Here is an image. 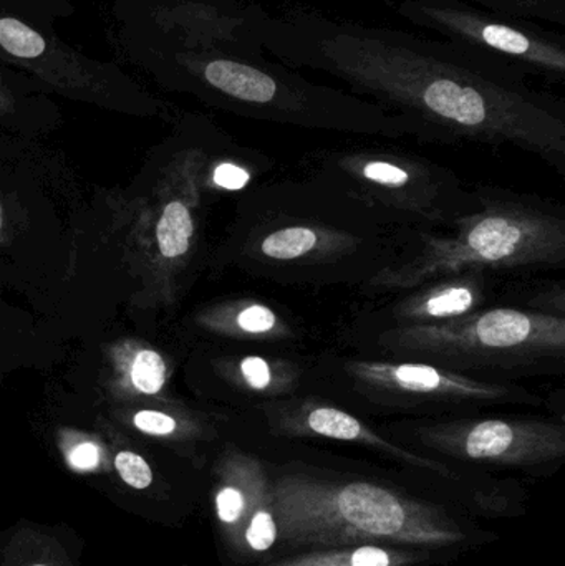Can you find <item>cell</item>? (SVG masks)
Listing matches in <instances>:
<instances>
[{
    "label": "cell",
    "instance_id": "7402d4cb",
    "mask_svg": "<svg viewBox=\"0 0 565 566\" xmlns=\"http://www.w3.org/2000/svg\"><path fill=\"white\" fill-rule=\"evenodd\" d=\"M100 461V451L92 442H83V444L76 446L72 452H70V462L73 468L82 469V471H90V469L96 468Z\"/></svg>",
    "mask_w": 565,
    "mask_h": 566
},
{
    "label": "cell",
    "instance_id": "7c38bea8",
    "mask_svg": "<svg viewBox=\"0 0 565 566\" xmlns=\"http://www.w3.org/2000/svg\"><path fill=\"white\" fill-rule=\"evenodd\" d=\"M218 475L212 504L232 558L241 566L268 564L275 557L279 532L264 452L255 444L229 446Z\"/></svg>",
    "mask_w": 565,
    "mask_h": 566
},
{
    "label": "cell",
    "instance_id": "ac0fdd59",
    "mask_svg": "<svg viewBox=\"0 0 565 566\" xmlns=\"http://www.w3.org/2000/svg\"><path fill=\"white\" fill-rule=\"evenodd\" d=\"M272 165L268 158L259 153L255 158L248 161L245 158L238 159H224V161L218 163L212 169V182L218 186L219 189L224 191H242L251 185L252 179L255 175L261 171H268Z\"/></svg>",
    "mask_w": 565,
    "mask_h": 566
},
{
    "label": "cell",
    "instance_id": "4fadbf2b",
    "mask_svg": "<svg viewBox=\"0 0 565 566\" xmlns=\"http://www.w3.org/2000/svg\"><path fill=\"white\" fill-rule=\"evenodd\" d=\"M490 285V272L480 269L423 283L390 305L375 310L372 329L435 326L463 318L483 308Z\"/></svg>",
    "mask_w": 565,
    "mask_h": 566
},
{
    "label": "cell",
    "instance_id": "603a6c76",
    "mask_svg": "<svg viewBox=\"0 0 565 566\" xmlns=\"http://www.w3.org/2000/svg\"><path fill=\"white\" fill-rule=\"evenodd\" d=\"M0 229H2V206H0Z\"/></svg>",
    "mask_w": 565,
    "mask_h": 566
},
{
    "label": "cell",
    "instance_id": "3957f363",
    "mask_svg": "<svg viewBox=\"0 0 565 566\" xmlns=\"http://www.w3.org/2000/svg\"><path fill=\"white\" fill-rule=\"evenodd\" d=\"M425 229L314 175L258 186L242 202L234 261L279 285H367Z\"/></svg>",
    "mask_w": 565,
    "mask_h": 566
},
{
    "label": "cell",
    "instance_id": "d6986e66",
    "mask_svg": "<svg viewBox=\"0 0 565 566\" xmlns=\"http://www.w3.org/2000/svg\"><path fill=\"white\" fill-rule=\"evenodd\" d=\"M166 366L161 356L151 349H143L135 358L132 381L145 395H156L165 386Z\"/></svg>",
    "mask_w": 565,
    "mask_h": 566
},
{
    "label": "cell",
    "instance_id": "9c48e42d",
    "mask_svg": "<svg viewBox=\"0 0 565 566\" xmlns=\"http://www.w3.org/2000/svg\"><path fill=\"white\" fill-rule=\"evenodd\" d=\"M381 431L421 454L498 478H551L565 461L563 419L473 415L410 419Z\"/></svg>",
    "mask_w": 565,
    "mask_h": 566
},
{
    "label": "cell",
    "instance_id": "7a4b0ae2",
    "mask_svg": "<svg viewBox=\"0 0 565 566\" xmlns=\"http://www.w3.org/2000/svg\"><path fill=\"white\" fill-rule=\"evenodd\" d=\"M278 522L275 557L334 545H395L467 555L500 541L478 518L372 471L294 442H258ZM274 557V558H275Z\"/></svg>",
    "mask_w": 565,
    "mask_h": 566
},
{
    "label": "cell",
    "instance_id": "2e32d148",
    "mask_svg": "<svg viewBox=\"0 0 565 566\" xmlns=\"http://www.w3.org/2000/svg\"><path fill=\"white\" fill-rule=\"evenodd\" d=\"M195 238V219L186 202L171 201L156 226V241L163 258L175 261L188 254Z\"/></svg>",
    "mask_w": 565,
    "mask_h": 566
},
{
    "label": "cell",
    "instance_id": "cb8c5ba5",
    "mask_svg": "<svg viewBox=\"0 0 565 566\" xmlns=\"http://www.w3.org/2000/svg\"><path fill=\"white\" fill-rule=\"evenodd\" d=\"M35 566H45V565H35Z\"/></svg>",
    "mask_w": 565,
    "mask_h": 566
},
{
    "label": "cell",
    "instance_id": "8fae6325",
    "mask_svg": "<svg viewBox=\"0 0 565 566\" xmlns=\"http://www.w3.org/2000/svg\"><path fill=\"white\" fill-rule=\"evenodd\" d=\"M397 13L438 39L500 60L527 76L550 83L565 80L564 36L540 23L500 15L458 0H401Z\"/></svg>",
    "mask_w": 565,
    "mask_h": 566
},
{
    "label": "cell",
    "instance_id": "277c9868",
    "mask_svg": "<svg viewBox=\"0 0 565 566\" xmlns=\"http://www.w3.org/2000/svg\"><path fill=\"white\" fill-rule=\"evenodd\" d=\"M176 72L192 92L255 122L314 132L437 142L414 119L347 90L312 82L264 50H198L175 53Z\"/></svg>",
    "mask_w": 565,
    "mask_h": 566
},
{
    "label": "cell",
    "instance_id": "ffe728a7",
    "mask_svg": "<svg viewBox=\"0 0 565 566\" xmlns=\"http://www.w3.org/2000/svg\"><path fill=\"white\" fill-rule=\"evenodd\" d=\"M115 468L118 471L119 478L132 485L133 489L149 488L153 482V472L149 469L148 462L139 458L135 452L123 451L116 455Z\"/></svg>",
    "mask_w": 565,
    "mask_h": 566
},
{
    "label": "cell",
    "instance_id": "8992f818",
    "mask_svg": "<svg viewBox=\"0 0 565 566\" xmlns=\"http://www.w3.org/2000/svg\"><path fill=\"white\" fill-rule=\"evenodd\" d=\"M254 418L269 441L337 442L374 452L388 464L425 479L441 502L478 521L526 515L530 494L520 479L483 474L421 454L324 396L297 395L264 402L255 406Z\"/></svg>",
    "mask_w": 565,
    "mask_h": 566
},
{
    "label": "cell",
    "instance_id": "52a82bcc",
    "mask_svg": "<svg viewBox=\"0 0 565 566\" xmlns=\"http://www.w3.org/2000/svg\"><path fill=\"white\" fill-rule=\"evenodd\" d=\"M370 348L381 358L430 363L478 378L540 375L554 366L563 369L565 316L514 306L480 308L443 325L374 328Z\"/></svg>",
    "mask_w": 565,
    "mask_h": 566
},
{
    "label": "cell",
    "instance_id": "5bb4252c",
    "mask_svg": "<svg viewBox=\"0 0 565 566\" xmlns=\"http://www.w3.org/2000/svg\"><path fill=\"white\" fill-rule=\"evenodd\" d=\"M461 557L454 552L395 545H334L291 552L261 566H444Z\"/></svg>",
    "mask_w": 565,
    "mask_h": 566
},
{
    "label": "cell",
    "instance_id": "44dd1931",
    "mask_svg": "<svg viewBox=\"0 0 565 566\" xmlns=\"http://www.w3.org/2000/svg\"><path fill=\"white\" fill-rule=\"evenodd\" d=\"M135 426L146 434L169 436L178 429V422L171 416L159 411H139L135 416Z\"/></svg>",
    "mask_w": 565,
    "mask_h": 566
},
{
    "label": "cell",
    "instance_id": "30bf717a",
    "mask_svg": "<svg viewBox=\"0 0 565 566\" xmlns=\"http://www.w3.org/2000/svg\"><path fill=\"white\" fill-rule=\"evenodd\" d=\"M314 175L362 201L400 216L425 231H447L477 211L481 191H471L447 166L385 148L322 151Z\"/></svg>",
    "mask_w": 565,
    "mask_h": 566
},
{
    "label": "cell",
    "instance_id": "e0dca14e",
    "mask_svg": "<svg viewBox=\"0 0 565 566\" xmlns=\"http://www.w3.org/2000/svg\"><path fill=\"white\" fill-rule=\"evenodd\" d=\"M500 15L565 25V0H458Z\"/></svg>",
    "mask_w": 565,
    "mask_h": 566
},
{
    "label": "cell",
    "instance_id": "ba28073f",
    "mask_svg": "<svg viewBox=\"0 0 565 566\" xmlns=\"http://www.w3.org/2000/svg\"><path fill=\"white\" fill-rule=\"evenodd\" d=\"M314 379L327 378L335 398L352 412L414 419L478 415L490 406H541L543 399L513 381L478 378L430 363L325 356Z\"/></svg>",
    "mask_w": 565,
    "mask_h": 566
},
{
    "label": "cell",
    "instance_id": "6da1fadb",
    "mask_svg": "<svg viewBox=\"0 0 565 566\" xmlns=\"http://www.w3.org/2000/svg\"><path fill=\"white\" fill-rule=\"evenodd\" d=\"M262 46L294 70L420 123L437 142L514 146L565 172V109L530 76L448 40L337 19L308 7L268 10Z\"/></svg>",
    "mask_w": 565,
    "mask_h": 566
},
{
    "label": "cell",
    "instance_id": "9a60e30c",
    "mask_svg": "<svg viewBox=\"0 0 565 566\" xmlns=\"http://www.w3.org/2000/svg\"><path fill=\"white\" fill-rule=\"evenodd\" d=\"M222 332L254 343H287L299 338V329L274 306L259 298L241 300L222 310Z\"/></svg>",
    "mask_w": 565,
    "mask_h": 566
},
{
    "label": "cell",
    "instance_id": "5b68a950",
    "mask_svg": "<svg viewBox=\"0 0 565 566\" xmlns=\"http://www.w3.org/2000/svg\"><path fill=\"white\" fill-rule=\"evenodd\" d=\"M477 211L447 234L425 232L398 264L375 275L365 290L408 292L467 271L559 268L565 262V218L556 206L511 191L480 189Z\"/></svg>",
    "mask_w": 565,
    "mask_h": 566
}]
</instances>
